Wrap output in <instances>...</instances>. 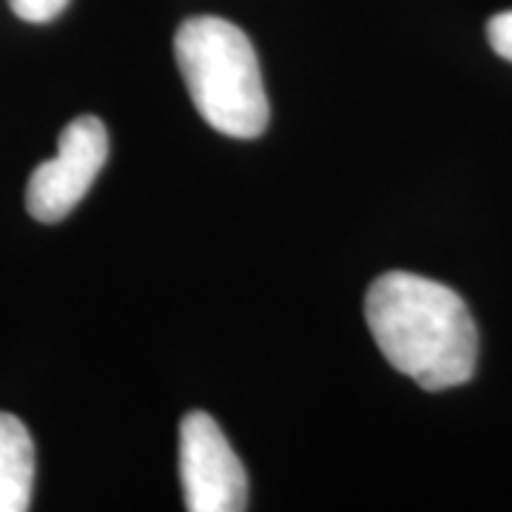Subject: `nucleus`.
Returning <instances> with one entry per match:
<instances>
[{"label": "nucleus", "mask_w": 512, "mask_h": 512, "mask_svg": "<svg viewBox=\"0 0 512 512\" xmlns=\"http://www.w3.org/2000/svg\"><path fill=\"white\" fill-rule=\"evenodd\" d=\"M365 316L384 359L424 390H447L473 379L478 328L453 288L390 271L370 285Z\"/></svg>", "instance_id": "nucleus-1"}, {"label": "nucleus", "mask_w": 512, "mask_h": 512, "mask_svg": "<svg viewBox=\"0 0 512 512\" xmlns=\"http://www.w3.org/2000/svg\"><path fill=\"white\" fill-rule=\"evenodd\" d=\"M35 487V444L26 424L0 413V512L29 510Z\"/></svg>", "instance_id": "nucleus-5"}, {"label": "nucleus", "mask_w": 512, "mask_h": 512, "mask_svg": "<svg viewBox=\"0 0 512 512\" xmlns=\"http://www.w3.org/2000/svg\"><path fill=\"white\" fill-rule=\"evenodd\" d=\"M180 478L185 510L239 512L248 507V476L220 424L194 410L180 424Z\"/></svg>", "instance_id": "nucleus-4"}, {"label": "nucleus", "mask_w": 512, "mask_h": 512, "mask_svg": "<svg viewBox=\"0 0 512 512\" xmlns=\"http://www.w3.org/2000/svg\"><path fill=\"white\" fill-rule=\"evenodd\" d=\"M487 37H490V46H493L495 55L512 63V12L495 15L490 20V26H487Z\"/></svg>", "instance_id": "nucleus-7"}, {"label": "nucleus", "mask_w": 512, "mask_h": 512, "mask_svg": "<svg viewBox=\"0 0 512 512\" xmlns=\"http://www.w3.org/2000/svg\"><path fill=\"white\" fill-rule=\"evenodd\" d=\"M12 12L26 23H49L60 18V12L69 6V0H9Z\"/></svg>", "instance_id": "nucleus-6"}, {"label": "nucleus", "mask_w": 512, "mask_h": 512, "mask_svg": "<svg viewBox=\"0 0 512 512\" xmlns=\"http://www.w3.org/2000/svg\"><path fill=\"white\" fill-rule=\"evenodd\" d=\"M109 160V131L106 126L83 114L60 131L57 154L40 163L26 185V208L37 222L66 220Z\"/></svg>", "instance_id": "nucleus-3"}, {"label": "nucleus", "mask_w": 512, "mask_h": 512, "mask_svg": "<svg viewBox=\"0 0 512 512\" xmlns=\"http://www.w3.org/2000/svg\"><path fill=\"white\" fill-rule=\"evenodd\" d=\"M174 55L202 120L225 137L251 140L268 128V94L248 35L222 18H188Z\"/></svg>", "instance_id": "nucleus-2"}]
</instances>
